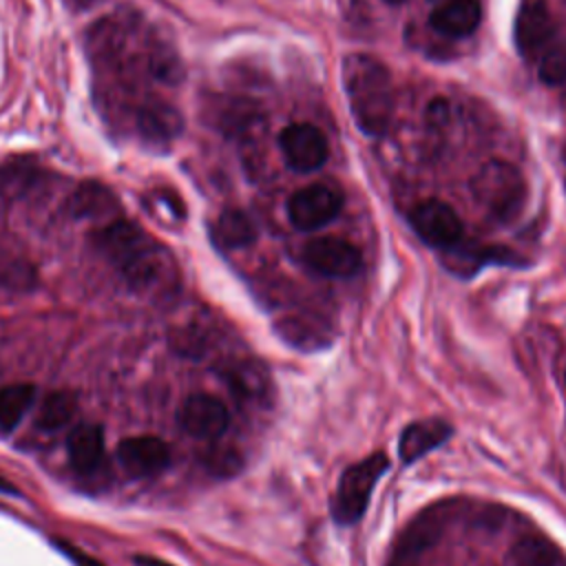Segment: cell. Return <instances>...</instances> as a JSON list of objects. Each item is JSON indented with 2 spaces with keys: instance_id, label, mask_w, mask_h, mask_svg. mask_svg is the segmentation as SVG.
I'll return each mask as SVG.
<instances>
[{
  "instance_id": "1",
  "label": "cell",
  "mask_w": 566,
  "mask_h": 566,
  "mask_svg": "<svg viewBox=\"0 0 566 566\" xmlns=\"http://www.w3.org/2000/svg\"><path fill=\"white\" fill-rule=\"evenodd\" d=\"M95 248L135 292H170L177 285L172 254L128 219H115L93 234Z\"/></svg>"
},
{
  "instance_id": "2",
  "label": "cell",
  "mask_w": 566,
  "mask_h": 566,
  "mask_svg": "<svg viewBox=\"0 0 566 566\" xmlns=\"http://www.w3.org/2000/svg\"><path fill=\"white\" fill-rule=\"evenodd\" d=\"M343 86L356 126L378 137L389 128L394 113V84L387 66L367 53L343 60Z\"/></svg>"
},
{
  "instance_id": "3",
  "label": "cell",
  "mask_w": 566,
  "mask_h": 566,
  "mask_svg": "<svg viewBox=\"0 0 566 566\" xmlns=\"http://www.w3.org/2000/svg\"><path fill=\"white\" fill-rule=\"evenodd\" d=\"M471 192L475 201L495 219H513L526 199V186L522 172L502 159L486 161L471 179Z\"/></svg>"
},
{
  "instance_id": "4",
  "label": "cell",
  "mask_w": 566,
  "mask_h": 566,
  "mask_svg": "<svg viewBox=\"0 0 566 566\" xmlns=\"http://www.w3.org/2000/svg\"><path fill=\"white\" fill-rule=\"evenodd\" d=\"M387 469H389V458L376 451L369 458L347 467L340 473L336 493L332 497V517L340 526H352L363 517L369 504L371 491Z\"/></svg>"
},
{
  "instance_id": "5",
  "label": "cell",
  "mask_w": 566,
  "mask_h": 566,
  "mask_svg": "<svg viewBox=\"0 0 566 566\" xmlns=\"http://www.w3.org/2000/svg\"><path fill=\"white\" fill-rule=\"evenodd\" d=\"M343 206V197L338 190L325 184H312L296 190L287 199V217L296 230L310 232L327 226Z\"/></svg>"
},
{
  "instance_id": "6",
  "label": "cell",
  "mask_w": 566,
  "mask_h": 566,
  "mask_svg": "<svg viewBox=\"0 0 566 566\" xmlns=\"http://www.w3.org/2000/svg\"><path fill=\"white\" fill-rule=\"evenodd\" d=\"M279 148L285 164L296 172L318 170L327 159V139L314 124H290L279 135Z\"/></svg>"
},
{
  "instance_id": "7",
  "label": "cell",
  "mask_w": 566,
  "mask_h": 566,
  "mask_svg": "<svg viewBox=\"0 0 566 566\" xmlns=\"http://www.w3.org/2000/svg\"><path fill=\"white\" fill-rule=\"evenodd\" d=\"M303 261L323 276L347 279L360 270V252L345 239L318 237L303 245Z\"/></svg>"
},
{
  "instance_id": "8",
  "label": "cell",
  "mask_w": 566,
  "mask_h": 566,
  "mask_svg": "<svg viewBox=\"0 0 566 566\" xmlns=\"http://www.w3.org/2000/svg\"><path fill=\"white\" fill-rule=\"evenodd\" d=\"M411 226L424 243L440 250L460 243L462 237V221L458 212L449 203L438 199H427L418 203L411 212Z\"/></svg>"
},
{
  "instance_id": "9",
  "label": "cell",
  "mask_w": 566,
  "mask_h": 566,
  "mask_svg": "<svg viewBox=\"0 0 566 566\" xmlns=\"http://www.w3.org/2000/svg\"><path fill=\"white\" fill-rule=\"evenodd\" d=\"M513 38L520 55L528 60L546 49L555 38V22L544 0H522L513 24Z\"/></svg>"
},
{
  "instance_id": "10",
  "label": "cell",
  "mask_w": 566,
  "mask_h": 566,
  "mask_svg": "<svg viewBox=\"0 0 566 566\" xmlns=\"http://www.w3.org/2000/svg\"><path fill=\"white\" fill-rule=\"evenodd\" d=\"M184 431L199 440H217L230 424L228 407L210 394H192L179 409Z\"/></svg>"
},
{
  "instance_id": "11",
  "label": "cell",
  "mask_w": 566,
  "mask_h": 566,
  "mask_svg": "<svg viewBox=\"0 0 566 566\" xmlns=\"http://www.w3.org/2000/svg\"><path fill=\"white\" fill-rule=\"evenodd\" d=\"M117 460L128 475L150 478L168 467L170 449L157 436H133L117 444Z\"/></svg>"
},
{
  "instance_id": "12",
  "label": "cell",
  "mask_w": 566,
  "mask_h": 566,
  "mask_svg": "<svg viewBox=\"0 0 566 566\" xmlns=\"http://www.w3.org/2000/svg\"><path fill=\"white\" fill-rule=\"evenodd\" d=\"M69 462L75 473L93 475L104 462V431L99 424L82 422L66 438Z\"/></svg>"
},
{
  "instance_id": "13",
  "label": "cell",
  "mask_w": 566,
  "mask_h": 566,
  "mask_svg": "<svg viewBox=\"0 0 566 566\" xmlns=\"http://www.w3.org/2000/svg\"><path fill=\"white\" fill-rule=\"evenodd\" d=\"M482 20L478 0H442L429 15L433 31L449 38L471 35Z\"/></svg>"
},
{
  "instance_id": "14",
  "label": "cell",
  "mask_w": 566,
  "mask_h": 566,
  "mask_svg": "<svg viewBox=\"0 0 566 566\" xmlns=\"http://www.w3.org/2000/svg\"><path fill=\"white\" fill-rule=\"evenodd\" d=\"M137 128L144 139L166 144L181 133L184 119H181V113L168 102L153 99L139 108Z\"/></svg>"
},
{
  "instance_id": "15",
  "label": "cell",
  "mask_w": 566,
  "mask_h": 566,
  "mask_svg": "<svg viewBox=\"0 0 566 566\" xmlns=\"http://www.w3.org/2000/svg\"><path fill=\"white\" fill-rule=\"evenodd\" d=\"M449 436H451V427L444 420H440V418L418 420V422L405 427V431L400 436V442H398L400 458L405 462H413V460L422 458L424 453L433 451L436 447H440Z\"/></svg>"
},
{
  "instance_id": "16",
  "label": "cell",
  "mask_w": 566,
  "mask_h": 566,
  "mask_svg": "<svg viewBox=\"0 0 566 566\" xmlns=\"http://www.w3.org/2000/svg\"><path fill=\"white\" fill-rule=\"evenodd\" d=\"M117 208L115 195L97 184V181H84L77 186V190L69 199V210L77 219H97L106 217Z\"/></svg>"
},
{
  "instance_id": "17",
  "label": "cell",
  "mask_w": 566,
  "mask_h": 566,
  "mask_svg": "<svg viewBox=\"0 0 566 566\" xmlns=\"http://www.w3.org/2000/svg\"><path fill=\"white\" fill-rule=\"evenodd\" d=\"M212 239L226 250L245 248L256 239V226L243 210L230 208L217 217L212 226Z\"/></svg>"
},
{
  "instance_id": "18",
  "label": "cell",
  "mask_w": 566,
  "mask_h": 566,
  "mask_svg": "<svg viewBox=\"0 0 566 566\" xmlns=\"http://www.w3.org/2000/svg\"><path fill=\"white\" fill-rule=\"evenodd\" d=\"M232 391L248 400H259L268 391V371L259 360H239L226 369Z\"/></svg>"
},
{
  "instance_id": "19",
  "label": "cell",
  "mask_w": 566,
  "mask_h": 566,
  "mask_svg": "<svg viewBox=\"0 0 566 566\" xmlns=\"http://www.w3.org/2000/svg\"><path fill=\"white\" fill-rule=\"evenodd\" d=\"M35 402V387L29 382H15L0 389V431H13L27 411Z\"/></svg>"
},
{
  "instance_id": "20",
  "label": "cell",
  "mask_w": 566,
  "mask_h": 566,
  "mask_svg": "<svg viewBox=\"0 0 566 566\" xmlns=\"http://www.w3.org/2000/svg\"><path fill=\"white\" fill-rule=\"evenodd\" d=\"M77 409L75 396L69 391H53L49 394L38 409V427L44 431H55L64 427Z\"/></svg>"
},
{
  "instance_id": "21",
  "label": "cell",
  "mask_w": 566,
  "mask_h": 566,
  "mask_svg": "<svg viewBox=\"0 0 566 566\" xmlns=\"http://www.w3.org/2000/svg\"><path fill=\"white\" fill-rule=\"evenodd\" d=\"M491 256L500 263L506 261V250H491V248H469V245H451L447 248V268L453 272L471 274L475 272L482 263H489Z\"/></svg>"
},
{
  "instance_id": "22",
  "label": "cell",
  "mask_w": 566,
  "mask_h": 566,
  "mask_svg": "<svg viewBox=\"0 0 566 566\" xmlns=\"http://www.w3.org/2000/svg\"><path fill=\"white\" fill-rule=\"evenodd\" d=\"M511 559L515 566H557V548L542 537H524L513 546Z\"/></svg>"
},
{
  "instance_id": "23",
  "label": "cell",
  "mask_w": 566,
  "mask_h": 566,
  "mask_svg": "<svg viewBox=\"0 0 566 566\" xmlns=\"http://www.w3.org/2000/svg\"><path fill=\"white\" fill-rule=\"evenodd\" d=\"M537 57L542 82L551 86L566 82V38H553Z\"/></svg>"
},
{
  "instance_id": "24",
  "label": "cell",
  "mask_w": 566,
  "mask_h": 566,
  "mask_svg": "<svg viewBox=\"0 0 566 566\" xmlns=\"http://www.w3.org/2000/svg\"><path fill=\"white\" fill-rule=\"evenodd\" d=\"M201 462H203L206 471L217 475V478H230V475L239 473L241 467H243L241 453L234 447H228V444H210L203 451Z\"/></svg>"
},
{
  "instance_id": "25",
  "label": "cell",
  "mask_w": 566,
  "mask_h": 566,
  "mask_svg": "<svg viewBox=\"0 0 566 566\" xmlns=\"http://www.w3.org/2000/svg\"><path fill=\"white\" fill-rule=\"evenodd\" d=\"M150 71L155 77L164 80V82H177L181 77V64L175 51L159 46L153 51L150 55Z\"/></svg>"
},
{
  "instance_id": "26",
  "label": "cell",
  "mask_w": 566,
  "mask_h": 566,
  "mask_svg": "<svg viewBox=\"0 0 566 566\" xmlns=\"http://www.w3.org/2000/svg\"><path fill=\"white\" fill-rule=\"evenodd\" d=\"M427 542H429V535L424 533L422 524L413 526V535L409 537V544L396 555V559H394L391 566H416V555H418L420 546L427 544Z\"/></svg>"
},
{
  "instance_id": "27",
  "label": "cell",
  "mask_w": 566,
  "mask_h": 566,
  "mask_svg": "<svg viewBox=\"0 0 566 566\" xmlns=\"http://www.w3.org/2000/svg\"><path fill=\"white\" fill-rule=\"evenodd\" d=\"M55 546H57L75 566H104L99 559H95V557L82 553L80 548H75V546L66 544V542H55Z\"/></svg>"
},
{
  "instance_id": "28",
  "label": "cell",
  "mask_w": 566,
  "mask_h": 566,
  "mask_svg": "<svg viewBox=\"0 0 566 566\" xmlns=\"http://www.w3.org/2000/svg\"><path fill=\"white\" fill-rule=\"evenodd\" d=\"M135 564L137 566H170L168 562H164L159 557H148V555H135Z\"/></svg>"
},
{
  "instance_id": "29",
  "label": "cell",
  "mask_w": 566,
  "mask_h": 566,
  "mask_svg": "<svg viewBox=\"0 0 566 566\" xmlns=\"http://www.w3.org/2000/svg\"><path fill=\"white\" fill-rule=\"evenodd\" d=\"M95 2H99V0H66V4L73 7V9H86V7L95 4Z\"/></svg>"
},
{
  "instance_id": "30",
  "label": "cell",
  "mask_w": 566,
  "mask_h": 566,
  "mask_svg": "<svg viewBox=\"0 0 566 566\" xmlns=\"http://www.w3.org/2000/svg\"><path fill=\"white\" fill-rule=\"evenodd\" d=\"M0 493H11V495H15L18 491H15V489H13L4 478H0Z\"/></svg>"
},
{
  "instance_id": "31",
  "label": "cell",
  "mask_w": 566,
  "mask_h": 566,
  "mask_svg": "<svg viewBox=\"0 0 566 566\" xmlns=\"http://www.w3.org/2000/svg\"><path fill=\"white\" fill-rule=\"evenodd\" d=\"M385 2H389V4H400V2H405V0H385Z\"/></svg>"
}]
</instances>
